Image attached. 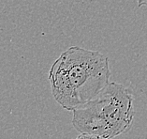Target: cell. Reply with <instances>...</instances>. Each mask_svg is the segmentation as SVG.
Instances as JSON below:
<instances>
[{"label":"cell","mask_w":147,"mask_h":139,"mask_svg":"<svg viewBox=\"0 0 147 139\" xmlns=\"http://www.w3.org/2000/svg\"><path fill=\"white\" fill-rule=\"evenodd\" d=\"M136 2H137V5L139 8L147 7V0H136Z\"/></svg>","instance_id":"277c9868"},{"label":"cell","mask_w":147,"mask_h":139,"mask_svg":"<svg viewBox=\"0 0 147 139\" xmlns=\"http://www.w3.org/2000/svg\"><path fill=\"white\" fill-rule=\"evenodd\" d=\"M75 139H106V138L101 137L96 134H92L88 133H81L77 136V138H75Z\"/></svg>","instance_id":"3957f363"},{"label":"cell","mask_w":147,"mask_h":139,"mask_svg":"<svg viewBox=\"0 0 147 139\" xmlns=\"http://www.w3.org/2000/svg\"><path fill=\"white\" fill-rule=\"evenodd\" d=\"M133 102L129 88L109 83L94 99L72 111V124L80 133L113 139L130 129L135 116Z\"/></svg>","instance_id":"7a4b0ae2"},{"label":"cell","mask_w":147,"mask_h":139,"mask_svg":"<svg viewBox=\"0 0 147 139\" xmlns=\"http://www.w3.org/2000/svg\"><path fill=\"white\" fill-rule=\"evenodd\" d=\"M48 75L53 97L64 109L74 111L109 85V59L98 51L71 46L53 63Z\"/></svg>","instance_id":"6da1fadb"}]
</instances>
